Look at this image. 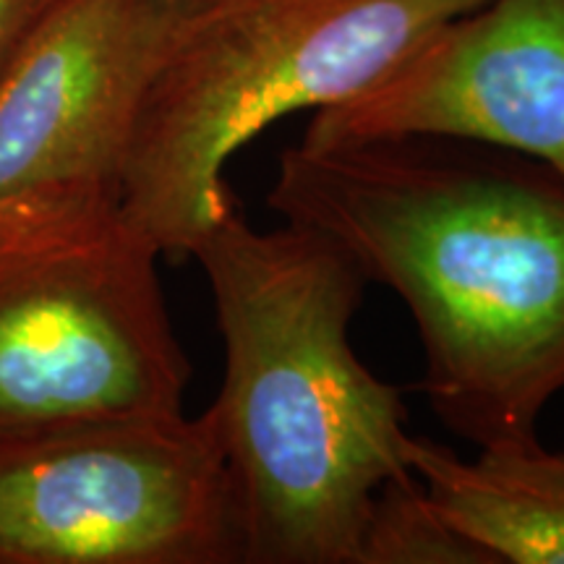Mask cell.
Returning a JSON list of instances; mask_svg holds the SVG:
<instances>
[{
    "label": "cell",
    "instance_id": "cell-1",
    "mask_svg": "<svg viewBox=\"0 0 564 564\" xmlns=\"http://www.w3.org/2000/svg\"><path fill=\"white\" fill-rule=\"evenodd\" d=\"M267 204L411 308L421 390L476 449L539 440L564 390V178L453 137L301 144Z\"/></svg>",
    "mask_w": 564,
    "mask_h": 564
},
{
    "label": "cell",
    "instance_id": "cell-2",
    "mask_svg": "<svg viewBox=\"0 0 564 564\" xmlns=\"http://www.w3.org/2000/svg\"><path fill=\"white\" fill-rule=\"evenodd\" d=\"M192 257L225 343L223 390L207 413L243 564H358L377 497L413 476L403 392L350 345L369 282L314 232L253 228L236 199Z\"/></svg>",
    "mask_w": 564,
    "mask_h": 564
},
{
    "label": "cell",
    "instance_id": "cell-3",
    "mask_svg": "<svg viewBox=\"0 0 564 564\" xmlns=\"http://www.w3.org/2000/svg\"><path fill=\"white\" fill-rule=\"evenodd\" d=\"M484 0H228L181 19L141 97L118 209L192 257L230 202L225 165L274 121L361 95Z\"/></svg>",
    "mask_w": 564,
    "mask_h": 564
},
{
    "label": "cell",
    "instance_id": "cell-4",
    "mask_svg": "<svg viewBox=\"0 0 564 564\" xmlns=\"http://www.w3.org/2000/svg\"><path fill=\"white\" fill-rule=\"evenodd\" d=\"M160 257L118 202L0 207V436L183 411Z\"/></svg>",
    "mask_w": 564,
    "mask_h": 564
},
{
    "label": "cell",
    "instance_id": "cell-5",
    "mask_svg": "<svg viewBox=\"0 0 564 564\" xmlns=\"http://www.w3.org/2000/svg\"><path fill=\"white\" fill-rule=\"evenodd\" d=\"M0 564H243L209 413L0 436Z\"/></svg>",
    "mask_w": 564,
    "mask_h": 564
},
{
    "label": "cell",
    "instance_id": "cell-6",
    "mask_svg": "<svg viewBox=\"0 0 564 564\" xmlns=\"http://www.w3.org/2000/svg\"><path fill=\"white\" fill-rule=\"evenodd\" d=\"M183 13L63 0L0 82V207L118 202L126 147Z\"/></svg>",
    "mask_w": 564,
    "mask_h": 564
},
{
    "label": "cell",
    "instance_id": "cell-7",
    "mask_svg": "<svg viewBox=\"0 0 564 564\" xmlns=\"http://www.w3.org/2000/svg\"><path fill=\"white\" fill-rule=\"evenodd\" d=\"M453 137L564 178V0H484L361 95L316 110L301 141Z\"/></svg>",
    "mask_w": 564,
    "mask_h": 564
},
{
    "label": "cell",
    "instance_id": "cell-8",
    "mask_svg": "<svg viewBox=\"0 0 564 564\" xmlns=\"http://www.w3.org/2000/svg\"><path fill=\"white\" fill-rule=\"evenodd\" d=\"M405 457L442 518L494 564H564V449L531 440L460 457L411 434Z\"/></svg>",
    "mask_w": 564,
    "mask_h": 564
},
{
    "label": "cell",
    "instance_id": "cell-9",
    "mask_svg": "<svg viewBox=\"0 0 564 564\" xmlns=\"http://www.w3.org/2000/svg\"><path fill=\"white\" fill-rule=\"evenodd\" d=\"M358 564H494L455 531L426 497L415 474L394 481L373 502Z\"/></svg>",
    "mask_w": 564,
    "mask_h": 564
},
{
    "label": "cell",
    "instance_id": "cell-10",
    "mask_svg": "<svg viewBox=\"0 0 564 564\" xmlns=\"http://www.w3.org/2000/svg\"><path fill=\"white\" fill-rule=\"evenodd\" d=\"M63 0H0V82Z\"/></svg>",
    "mask_w": 564,
    "mask_h": 564
},
{
    "label": "cell",
    "instance_id": "cell-11",
    "mask_svg": "<svg viewBox=\"0 0 564 564\" xmlns=\"http://www.w3.org/2000/svg\"><path fill=\"white\" fill-rule=\"evenodd\" d=\"M165 3L178 13H183V17H188V13L207 11V9H212V6L228 3V0H165Z\"/></svg>",
    "mask_w": 564,
    "mask_h": 564
}]
</instances>
